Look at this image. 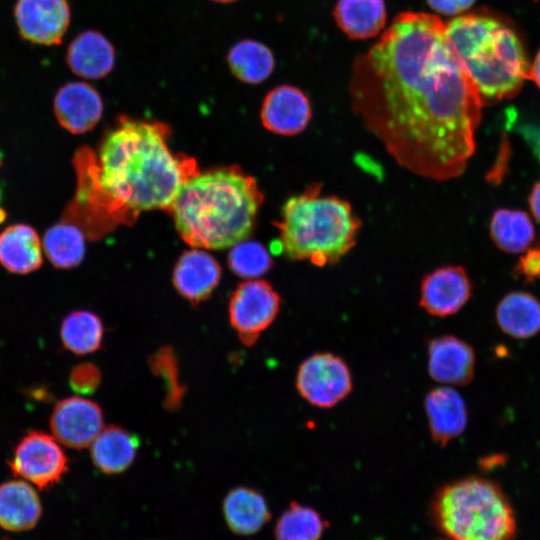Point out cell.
I'll use <instances>...</instances> for the list:
<instances>
[{
    "label": "cell",
    "instance_id": "1",
    "mask_svg": "<svg viewBox=\"0 0 540 540\" xmlns=\"http://www.w3.org/2000/svg\"><path fill=\"white\" fill-rule=\"evenodd\" d=\"M349 93L364 127L401 167L439 181L466 168L483 101L439 17L397 15L356 58Z\"/></svg>",
    "mask_w": 540,
    "mask_h": 540
},
{
    "label": "cell",
    "instance_id": "2",
    "mask_svg": "<svg viewBox=\"0 0 540 540\" xmlns=\"http://www.w3.org/2000/svg\"><path fill=\"white\" fill-rule=\"evenodd\" d=\"M169 135L164 123L121 116L96 152L77 151V191L64 220L83 231L100 222L105 231L132 224L143 211L170 212L183 185L200 171L195 159L170 150Z\"/></svg>",
    "mask_w": 540,
    "mask_h": 540
},
{
    "label": "cell",
    "instance_id": "3",
    "mask_svg": "<svg viewBox=\"0 0 540 540\" xmlns=\"http://www.w3.org/2000/svg\"><path fill=\"white\" fill-rule=\"evenodd\" d=\"M263 201L251 175L237 166L220 167L191 177L169 213L187 244L223 249L251 234Z\"/></svg>",
    "mask_w": 540,
    "mask_h": 540
},
{
    "label": "cell",
    "instance_id": "4",
    "mask_svg": "<svg viewBox=\"0 0 540 540\" xmlns=\"http://www.w3.org/2000/svg\"><path fill=\"white\" fill-rule=\"evenodd\" d=\"M447 40L480 96H515L527 79L529 63L516 32L496 17L470 14L445 23Z\"/></svg>",
    "mask_w": 540,
    "mask_h": 540
},
{
    "label": "cell",
    "instance_id": "5",
    "mask_svg": "<svg viewBox=\"0 0 540 540\" xmlns=\"http://www.w3.org/2000/svg\"><path fill=\"white\" fill-rule=\"evenodd\" d=\"M274 225L281 253L324 267L337 263L354 247L361 221L349 202L324 195L321 185L310 184L286 200Z\"/></svg>",
    "mask_w": 540,
    "mask_h": 540
},
{
    "label": "cell",
    "instance_id": "6",
    "mask_svg": "<svg viewBox=\"0 0 540 540\" xmlns=\"http://www.w3.org/2000/svg\"><path fill=\"white\" fill-rule=\"evenodd\" d=\"M435 526L452 540H513L514 509L494 481L467 476L440 487L430 503Z\"/></svg>",
    "mask_w": 540,
    "mask_h": 540
},
{
    "label": "cell",
    "instance_id": "7",
    "mask_svg": "<svg viewBox=\"0 0 540 540\" xmlns=\"http://www.w3.org/2000/svg\"><path fill=\"white\" fill-rule=\"evenodd\" d=\"M281 297L273 286L261 279L241 282L229 300V321L242 344L254 345L277 318Z\"/></svg>",
    "mask_w": 540,
    "mask_h": 540
},
{
    "label": "cell",
    "instance_id": "8",
    "mask_svg": "<svg viewBox=\"0 0 540 540\" xmlns=\"http://www.w3.org/2000/svg\"><path fill=\"white\" fill-rule=\"evenodd\" d=\"M295 384L299 395L312 406L332 408L353 389L351 371L338 355L318 352L298 367Z\"/></svg>",
    "mask_w": 540,
    "mask_h": 540
},
{
    "label": "cell",
    "instance_id": "9",
    "mask_svg": "<svg viewBox=\"0 0 540 540\" xmlns=\"http://www.w3.org/2000/svg\"><path fill=\"white\" fill-rule=\"evenodd\" d=\"M59 441L42 432H31L15 449L10 467L16 476L48 488L58 482L68 470V459Z\"/></svg>",
    "mask_w": 540,
    "mask_h": 540
},
{
    "label": "cell",
    "instance_id": "10",
    "mask_svg": "<svg viewBox=\"0 0 540 540\" xmlns=\"http://www.w3.org/2000/svg\"><path fill=\"white\" fill-rule=\"evenodd\" d=\"M14 19L20 36L33 44L62 42L71 21L68 0H17Z\"/></svg>",
    "mask_w": 540,
    "mask_h": 540
},
{
    "label": "cell",
    "instance_id": "11",
    "mask_svg": "<svg viewBox=\"0 0 540 540\" xmlns=\"http://www.w3.org/2000/svg\"><path fill=\"white\" fill-rule=\"evenodd\" d=\"M100 406L83 397L72 396L56 404L50 426L54 437L65 446L82 449L92 444L103 427Z\"/></svg>",
    "mask_w": 540,
    "mask_h": 540
},
{
    "label": "cell",
    "instance_id": "12",
    "mask_svg": "<svg viewBox=\"0 0 540 540\" xmlns=\"http://www.w3.org/2000/svg\"><path fill=\"white\" fill-rule=\"evenodd\" d=\"M472 285L461 266H445L425 275L420 287V306L430 315L456 314L470 299Z\"/></svg>",
    "mask_w": 540,
    "mask_h": 540
},
{
    "label": "cell",
    "instance_id": "13",
    "mask_svg": "<svg viewBox=\"0 0 540 540\" xmlns=\"http://www.w3.org/2000/svg\"><path fill=\"white\" fill-rule=\"evenodd\" d=\"M260 116L267 130L282 136H293L306 129L312 109L303 91L292 85H280L265 96Z\"/></svg>",
    "mask_w": 540,
    "mask_h": 540
},
{
    "label": "cell",
    "instance_id": "14",
    "mask_svg": "<svg viewBox=\"0 0 540 540\" xmlns=\"http://www.w3.org/2000/svg\"><path fill=\"white\" fill-rule=\"evenodd\" d=\"M428 373L441 384L463 386L470 383L475 372V353L464 340L442 335L428 343Z\"/></svg>",
    "mask_w": 540,
    "mask_h": 540
},
{
    "label": "cell",
    "instance_id": "15",
    "mask_svg": "<svg viewBox=\"0 0 540 540\" xmlns=\"http://www.w3.org/2000/svg\"><path fill=\"white\" fill-rule=\"evenodd\" d=\"M53 108L62 127L73 134H81L99 122L103 114V101L90 84L72 81L58 89Z\"/></svg>",
    "mask_w": 540,
    "mask_h": 540
},
{
    "label": "cell",
    "instance_id": "16",
    "mask_svg": "<svg viewBox=\"0 0 540 540\" xmlns=\"http://www.w3.org/2000/svg\"><path fill=\"white\" fill-rule=\"evenodd\" d=\"M220 279L221 268L218 262L201 249L184 252L178 259L172 276L177 292L194 305L207 300Z\"/></svg>",
    "mask_w": 540,
    "mask_h": 540
},
{
    "label": "cell",
    "instance_id": "17",
    "mask_svg": "<svg viewBox=\"0 0 540 540\" xmlns=\"http://www.w3.org/2000/svg\"><path fill=\"white\" fill-rule=\"evenodd\" d=\"M424 409L431 438L441 447L459 437L467 426L465 401L452 387L440 386L430 390L424 399Z\"/></svg>",
    "mask_w": 540,
    "mask_h": 540
},
{
    "label": "cell",
    "instance_id": "18",
    "mask_svg": "<svg viewBox=\"0 0 540 540\" xmlns=\"http://www.w3.org/2000/svg\"><path fill=\"white\" fill-rule=\"evenodd\" d=\"M116 52L111 41L101 32L85 30L68 45L66 63L77 76L99 80L114 69Z\"/></svg>",
    "mask_w": 540,
    "mask_h": 540
},
{
    "label": "cell",
    "instance_id": "19",
    "mask_svg": "<svg viewBox=\"0 0 540 540\" xmlns=\"http://www.w3.org/2000/svg\"><path fill=\"white\" fill-rule=\"evenodd\" d=\"M42 513L38 494L21 480L0 485V526L19 532L33 528Z\"/></svg>",
    "mask_w": 540,
    "mask_h": 540
},
{
    "label": "cell",
    "instance_id": "20",
    "mask_svg": "<svg viewBox=\"0 0 540 540\" xmlns=\"http://www.w3.org/2000/svg\"><path fill=\"white\" fill-rule=\"evenodd\" d=\"M139 439L119 426L104 427L91 444L93 464L105 474L126 470L134 461Z\"/></svg>",
    "mask_w": 540,
    "mask_h": 540
},
{
    "label": "cell",
    "instance_id": "21",
    "mask_svg": "<svg viewBox=\"0 0 540 540\" xmlns=\"http://www.w3.org/2000/svg\"><path fill=\"white\" fill-rule=\"evenodd\" d=\"M223 512L228 527L241 535L256 533L271 519L264 496L249 487L230 490L223 502Z\"/></svg>",
    "mask_w": 540,
    "mask_h": 540
},
{
    "label": "cell",
    "instance_id": "22",
    "mask_svg": "<svg viewBox=\"0 0 540 540\" xmlns=\"http://www.w3.org/2000/svg\"><path fill=\"white\" fill-rule=\"evenodd\" d=\"M0 263L18 274L38 269L42 264V246L37 232L25 224L7 227L0 234Z\"/></svg>",
    "mask_w": 540,
    "mask_h": 540
},
{
    "label": "cell",
    "instance_id": "23",
    "mask_svg": "<svg viewBox=\"0 0 540 540\" xmlns=\"http://www.w3.org/2000/svg\"><path fill=\"white\" fill-rule=\"evenodd\" d=\"M333 16L344 34L362 40L376 36L383 29L387 12L384 0H338Z\"/></svg>",
    "mask_w": 540,
    "mask_h": 540
},
{
    "label": "cell",
    "instance_id": "24",
    "mask_svg": "<svg viewBox=\"0 0 540 540\" xmlns=\"http://www.w3.org/2000/svg\"><path fill=\"white\" fill-rule=\"evenodd\" d=\"M495 317L504 333L513 338L527 339L540 331V302L530 293L510 292L498 303Z\"/></svg>",
    "mask_w": 540,
    "mask_h": 540
},
{
    "label": "cell",
    "instance_id": "25",
    "mask_svg": "<svg viewBox=\"0 0 540 540\" xmlns=\"http://www.w3.org/2000/svg\"><path fill=\"white\" fill-rule=\"evenodd\" d=\"M227 64L238 80L248 84H259L274 71L275 58L265 44L252 39H243L230 48Z\"/></svg>",
    "mask_w": 540,
    "mask_h": 540
},
{
    "label": "cell",
    "instance_id": "26",
    "mask_svg": "<svg viewBox=\"0 0 540 540\" xmlns=\"http://www.w3.org/2000/svg\"><path fill=\"white\" fill-rule=\"evenodd\" d=\"M490 233L495 244L508 253L527 250L535 238L533 223L521 210H496L491 219Z\"/></svg>",
    "mask_w": 540,
    "mask_h": 540
},
{
    "label": "cell",
    "instance_id": "27",
    "mask_svg": "<svg viewBox=\"0 0 540 540\" xmlns=\"http://www.w3.org/2000/svg\"><path fill=\"white\" fill-rule=\"evenodd\" d=\"M43 248L54 266L75 267L85 255L84 232L79 226L68 221L55 224L46 231Z\"/></svg>",
    "mask_w": 540,
    "mask_h": 540
},
{
    "label": "cell",
    "instance_id": "28",
    "mask_svg": "<svg viewBox=\"0 0 540 540\" xmlns=\"http://www.w3.org/2000/svg\"><path fill=\"white\" fill-rule=\"evenodd\" d=\"M60 336L66 349L77 355H85L101 347L104 325L95 313L77 310L63 319Z\"/></svg>",
    "mask_w": 540,
    "mask_h": 540
},
{
    "label": "cell",
    "instance_id": "29",
    "mask_svg": "<svg viewBox=\"0 0 540 540\" xmlns=\"http://www.w3.org/2000/svg\"><path fill=\"white\" fill-rule=\"evenodd\" d=\"M327 526L315 509L292 501L279 516L274 536L275 540H320Z\"/></svg>",
    "mask_w": 540,
    "mask_h": 540
},
{
    "label": "cell",
    "instance_id": "30",
    "mask_svg": "<svg viewBox=\"0 0 540 540\" xmlns=\"http://www.w3.org/2000/svg\"><path fill=\"white\" fill-rule=\"evenodd\" d=\"M227 261L234 274L247 280L264 275L273 265L268 250L254 240H242L233 245Z\"/></svg>",
    "mask_w": 540,
    "mask_h": 540
},
{
    "label": "cell",
    "instance_id": "31",
    "mask_svg": "<svg viewBox=\"0 0 540 540\" xmlns=\"http://www.w3.org/2000/svg\"><path fill=\"white\" fill-rule=\"evenodd\" d=\"M149 365L154 374L164 381L165 408L170 410L178 408L185 394V387L180 381L177 358L173 349L170 346L160 348L150 356Z\"/></svg>",
    "mask_w": 540,
    "mask_h": 540
},
{
    "label": "cell",
    "instance_id": "32",
    "mask_svg": "<svg viewBox=\"0 0 540 540\" xmlns=\"http://www.w3.org/2000/svg\"><path fill=\"white\" fill-rule=\"evenodd\" d=\"M101 383L100 369L91 363H82L70 373L69 384L79 394L94 393Z\"/></svg>",
    "mask_w": 540,
    "mask_h": 540
},
{
    "label": "cell",
    "instance_id": "33",
    "mask_svg": "<svg viewBox=\"0 0 540 540\" xmlns=\"http://www.w3.org/2000/svg\"><path fill=\"white\" fill-rule=\"evenodd\" d=\"M515 273L528 282L540 279V245L527 250L515 266Z\"/></svg>",
    "mask_w": 540,
    "mask_h": 540
},
{
    "label": "cell",
    "instance_id": "34",
    "mask_svg": "<svg viewBox=\"0 0 540 540\" xmlns=\"http://www.w3.org/2000/svg\"><path fill=\"white\" fill-rule=\"evenodd\" d=\"M428 5L438 13L445 15H457L469 7L475 0H426Z\"/></svg>",
    "mask_w": 540,
    "mask_h": 540
},
{
    "label": "cell",
    "instance_id": "35",
    "mask_svg": "<svg viewBox=\"0 0 540 540\" xmlns=\"http://www.w3.org/2000/svg\"><path fill=\"white\" fill-rule=\"evenodd\" d=\"M529 204L534 217L540 222V181L532 188Z\"/></svg>",
    "mask_w": 540,
    "mask_h": 540
},
{
    "label": "cell",
    "instance_id": "36",
    "mask_svg": "<svg viewBox=\"0 0 540 540\" xmlns=\"http://www.w3.org/2000/svg\"><path fill=\"white\" fill-rule=\"evenodd\" d=\"M525 136L540 160V128H528Z\"/></svg>",
    "mask_w": 540,
    "mask_h": 540
},
{
    "label": "cell",
    "instance_id": "37",
    "mask_svg": "<svg viewBox=\"0 0 540 540\" xmlns=\"http://www.w3.org/2000/svg\"><path fill=\"white\" fill-rule=\"evenodd\" d=\"M527 79L532 80L540 88V50L536 54L532 64L529 65Z\"/></svg>",
    "mask_w": 540,
    "mask_h": 540
},
{
    "label": "cell",
    "instance_id": "38",
    "mask_svg": "<svg viewBox=\"0 0 540 540\" xmlns=\"http://www.w3.org/2000/svg\"><path fill=\"white\" fill-rule=\"evenodd\" d=\"M210 1H213V2H216V3H221V4H230V3L236 2L238 0H210Z\"/></svg>",
    "mask_w": 540,
    "mask_h": 540
},
{
    "label": "cell",
    "instance_id": "39",
    "mask_svg": "<svg viewBox=\"0 0 540 540\" xmlns=\"http://www.w3.org/2000/svg\"><path fill=\"white\" fill-rule=\"evenodd\" d=\"M4 219V213L3 211L0 210V221H2Z\"/></svg>",
    "mask_w": 540,
    "mask_h": 540
},
{
    "label": "cell",
    "instance_id": "40",
    "mask_svg": "<svg viewBox=\"0 0 540 540\" xmlns=\"http://www.w3.org/2000/svg\"><path fill=\"white\" fill-rule=\"evenodd\" d=\"M2 540H10V539H2Z\"/></svg>",
    "mask_w": 540,
    "mask_h": 540
}]
</instances>
